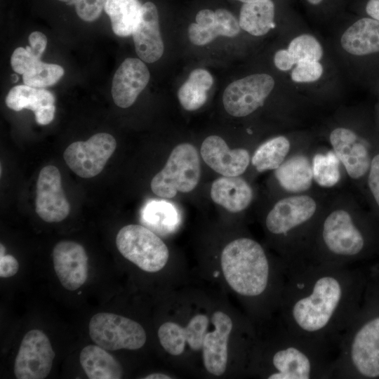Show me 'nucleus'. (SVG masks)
Returning a JSON list of instances; mask_svg holds the SVG:
<instances>
[{
	"label": "nucleus",
	"mask_w": 379,
	"mask_h": 379,
	"mask_svg": "<svg viewBox=\"0 0 379 379\" xmlns=\"http://www.w3.org/2000/svg\"><path fill=\"white\" fill-rule=\"evenodd\" d=\"M275 176L286 190L300 192L308 190L312 185V167L306 157L295 155L275 169Z\"/></svg>",
	"instance_id": "a878e982"
},
{
	"label": "nucleus",
	"mask_w": 379,
	"mask_h": 379,
	"mask_svg": "<svg viewBox=\"0 0 379 379\" xmlns=\"http://www.w3.org/2000/svg\"><path fill=\"white\" fill-rule=\"evenodd\" d=\"M19 270V263L11 255L0 256V277L4 278L14 276Z\"/></svg>",
	"instance_id": "ea45409f"
},
{
	"label": "nucleus",
	"mask_w": 379,
	"mask_h": 379,
	"mask_svg": "<svg viewBox=\"0 0 379 379\" xmlns=\"http://www.w3.org/2000/svg\"><path fill=\"white\" fill-rule=\"evenodd\" d=\"M280 330L267 346L268 379L332 378L338 350L295 333L280 319Z\"/></svg>",
	"instance_id": "f03ea898"
},
{
	"label": "nucleus",
	"mask_w": 379,
	"mask_h": 379,
	"mask_svg": "<svg viewBox=\"0 0 379 379\" xmlns=\"http://www.w3.org/2000/svg\"><path fill=\"white\" fill-rule=\"evenodd\" d=\"M211 197L217 204L232 213L246 208L253 198V192L247 182L238 176H223L214 180Z\"/></svg>",
	"instance_id": "5701e85b"
},
{
	"label": "nucleus",
	"mask_w": 379,
	"mask_h": 379,
	"mask_svg": "<svg viewBox=\"0 0 379 379\" xmlns=\"http://www.w3.org/2000/svg\"><path fill=\"white\" fill-rule=\"evenodd\" d=\"M360 279L347 266L310 263L286 273L280 319L295 333L338 350L359 312Z\"/></svg>",
	"instance_id": "f257e3e1"
},
{
	"label": "nucleus",
	"mask_w": 379,
	"mask_h": 379,
	"mask_svg": "<svg viewBox=\"0 0 379 379\" xmlns=\"http://www.w3.org/2000/svg\"><path fill=\"white\" fill-rule=\"evenodd\" d=\"M201 154L208 166L223 176H239L246 170L250 162L246 149H230L225 141L218 135H210L204 140Z\"/></svg>",
	"instance_id": "6ab92c4d"
},
{
	"label": "nucleus",
	"mask_w": 379,
	"mask_h": 379,
	"mask_svg": "<svg viewBox=\"0 0 379 379\" xmlns=\"http://www.w3.org/2000/svg\"><path fill=\"white\" fill-rule=\"evenodd\" d=\"M274 4L272 0L244 3L240 10L239 25L251 35L266 34L274 27Z\"/></svg>",
	"instance_id": "bb28decb"
},
{
	"label": "nucleus",
	"mask_w": 379,
	"mask_h": 379,
	"mask_svg": "<svg viewBox=\"0 0 379 379\" xmlns=\"http://www.w3.org/2000/svg\"><path fill=\"white\" fill-rule=\"evenodd\" d=\"M379 377V314L361 318L359 312L343 335L332 378Z\"/></svg>",
	"instance_id": "20e7f679"
},
{
	"label": "nucleus",
	"mask_w": 379,
	"mask_h": 379,
	"mask_svg": "<svg viewBox=\"0 0 379 379\" xmlns=\"http://www.w3.org/2000/svg\"><path fill=\"white\" fill-rule=\"evenodd\" d=\"M55 352L48 336L41 331H28L22 340L15 359L18 379H44L49 374Z\"/></svg>",
	"instance_id": "9b49d317"
},
{
	"label": "nucleus",
	"mask_w": 379,
	"mask_h": 379,
	"mask_svg": "<svg viewBox=\"0 0 379 379\" xmlns=\"http://www.w3.org/2000/svg\"><path fill=\"white\" fill-rule=\"evenodd\" d=\"M275 66L281 71H287L295 65L287 50L278 51L274 56Z\"/></svg>",
	"instance_id": "a19ab883"
},
{
	"label": "nucleus",
	"mask_w": 379,
	"mask_h": 379,
	"mask_svg": "<svg viewBox=\"0 0 379 379\" xmlns=\"http://www.w3.org/2000/svg\"><path fill=\"white\" fill-rule=\"evenodd\" d=\"M54 102L55 98L50 91L25 84L13 87L6 98L7 107L13 110L33 111L36 121L40 125H47L53 120Z\"/></svg>",
	"instance_id": "4be33fe9"
},
{
	"label": "nucleus",
	"mask_w": 379,
	"mask_h": 379,
	"mask_svg": "<svg viewBox=\"0 0 379 379\" xmlns=\"http://www.w3.org/2000/svg\"><path fill=\"white\" fill-rule=\"evenodd\" d=\"M220 262L227 284L237 293L250 299L263 298L269 294L280 305L286 267H272L256 241L247 237L232 241L222 250Z\"/></svg>",
	"instance_id": "7ed1b4c3"
},
{
	"label": "nucleus",
	"mask_w": 379,
	"mask_h": 379,
	"mask_svg": "<svg viewBox=\"0 0 379 379\" xmlns=\"http://www.w3.org/2000/svg\"><path fill=\"white\" fill-rule=\"evenodd\" d=\"M179 218L176 207L166 200H149L141 211L142 222L159 232L171 231L177 226Z\"/></svg>",
	"instance_id": "c756f323"
},
{
	"label": "nucleus",
	"mask_w": 379,
	"mask_h": 379,
	"mask_svg": "<svg viewBox=\"0 0 379 379\" xmlns=\"http://www.w3.org/2000/svg\"><path fill=\"white\" fill-rule=\"evenodd\" d=\"M322 73L323 67L319 61H302L293 69L291 79L295 82H312L319 79Z\"/></svg>",
	"instance_id": "f704fd0d"
},
{
	"label": "nucleus",
	"mask_w": 379,
	"mask_h": 379,
	"mask_svg": "<svg viewBox=\"0 0 379 379\" xmlns=\"http://www.w3.org/2000/svg\"><path fill=\"white\" fill-rule=\"evenodd\" d=\"M237 1H241V2H244V3H247V2H251V1H257V0H237Z\"/></svg>",
	"instance_id": "de8ad7c7"
},
{
	"label": "nucleus",
	"mask_w": 379,
	"mask_h": 379,
	"mask_svg": "<svg viewBox=\"0 0 379 379\" xmlns=\"http://www.w3.org/2000/svg\"><path fill=\"white\" fill-rule=\"evenodd\" d=\"M68 5H75L79 0H58Z\"/></svg>",
	"instance_id": "c03bdc74"
},
{
	"label": "nucleus",
	"mask_w": 379,
	"mask_h": 379,
	"mask_svg": "<svg viewBox=\"0 0 379 379\" xmlns=\"http://www.w3.org/2000/svg\"><path fill=\"white\" fill-rule=\"evenodd\" d=\"M80 364L90 379H119L123 369L119 362L105 349L89 345L80 353Z\"/></svg>",
	"instance_id": "393cba45"
},
{
	"label": "nucleus",
	"mask_w": 379,
	"mask_h": 379,
	"mask_svg": "<svg viewBox=\"0 0 379 379\" xmlns=\"http://www.w3.org/2000/svg\"><path fill=\"white\" fill-rule=\"evenodd\" d=\"M213 84V79L208 71L201 68L192 70L178 91L182 107L188 111L202 107L207 100V91Z\"/></svg>",
	"instance_id": "c85d7f7f"
},
{
	"label": "nucleus",
	"mask_w": 379,
	"mask_h": 379,
	"mask_svg": "<svg viewBox=\"0 0 379 379\" xmlns=\"http://www.w3.org/2000/svg\"><path fill=\"white\" fill-rule=\"evenodd\" d=\"M313 178L322 187L335 185L340 178L339 159L335 152H328L326 154H317L312 163Z\"/></svg>",
	"instance_id": "2f4dec72"
},
{
	"label": "nucleus",
	"mask_w": 379,
	"mask_h": 379,
	"mask_svg": "<svg viewBox=\"0 0 379 379\" xmlns=\"http://www.w3.org/2000/svg\"><path fill=\"white\" fill-rule=\"evenodd\" d=\"M274 86L267 74H255L233 81L222 95L226 112L233 117L247 116L262 106Z\"/></svg>",
	"instance_id": "9d476101"
},
{
	"label": "nucleus",
	"mask_w": 379,
	"mask_h": 379,
	"mask_svg": "<svg viewBox=\"0 0 379 379\" xmlns=\"http://www.w3.org/2000/svg\"><path fill=\"white\" fill-rule=\"evenodd\" d=\"M323 0H307L308 3H310L312 5H318Z\"/></svg>",
	"instance_id": "a18cd8bd"
},
{
	"label": "nucleus",
	"mask_w": 379,
	"mask_h": 379,
	"mask_svg": "<svg viewBox=\"0 0 379 379\" xmlns=\"http://www.w3.org/2000/svg\"><path fill=\"white\" fill-rule=\"evenodd\" d=\"M316 209L314 200L308 196L284 198L268 213L266 227L272 234L286 238L310 221Z\"/></svg>",
	"instance_id": "ddd939ff"
},
{
	"label": "nucleus",
	"mask_w": 379,
	"mask_h": 379,
	"mask_svg": "<svg viewBox=\"0 0 379 379\" xmlns=\"http://www.w3.org/2000/svg\"><path fill=\"white\" fill-rule=\"evenodd\" d=\"M290 149V142L284 136H277L262 143L255 150L251 159L258 172L277 168Z\"/></svg>",
	"instance_id": "7c9ffc66"
},
{
	"label": "nucleus",
	"mask_w": 379,
	"mask_h": 379,
	"mask_svg": "<svg viewBox=\"0 0 379 379\" xmlns=\"http://www.w3.org/2000/svg\"><path fill=\"white\" fill-rule=\"evenodd\" d=\"M341 45L355 55L379 52V21L372 18L358 20L343 33Z\"/></svg>",
	"instance_id": "b1692460"
},
{
	"label": "nucleus",
	"mask_w": 379,
	"mask_h": 379,
	"mask_svg": "<svg viewBox=\"0 0 379 379\" xmlns=\"http://www.w3.org/2000/svg\"><path fill=\"white\" fill-rule=\"evenodd\" d=\"M63 74L61 66L39 60L22 74V79L25 85L44 88L57 83Z\"/></svg>",
	"instance_id": "473e14b6"
},
{
	"label": "nucleus",
	"mask_w": 379,
	"mask_h": 379,
	"mask_svg": "<svg viewBox=\"0 0 379 379\" xmlns=\"http://www.w3.org/2000/svg\"><path fill=\"white\" fill-rule=\"evenodd\" d=\"M116 244L125 258L145 272L160 271L168 260L169 252L165 243L142 225L123 227L117 235Z\"/></svg>",
	"instance_id": "0eeeda50"
},
{
	"label": "nucleus",
	"mask_w": 379,
	"mask_h": 379,
	"mask_svg": "<svg viewBox=\"0 0 379 379\" xmlns=\"http://www.w3.org/2000/svg\"><path fill=\"white\" fill-rule=\"evenodd\" d=\"M201 176L199 157L191 144L182 143L172 150L164 168L151 181V189L157 196L171 199L178 192H190Z\"/></svg>",
	"instance_id": "423d86ee"
},
{
	"label": "nucleus",
	"mask_w": 379,
	"mask_h": 379,
	"mask_svg": "<svg viewBox=\"0 0 379 379\" xmlns=\"http://www.w3.org/2000/svg\"><path fill=\"white\" fill-rule=\"evenodd\" d=\"M150 78L145 64L138 58H126L116 71L112 86L114 103L119 107L131 106Z\"/></svg>",
	"instance_id": "a211bd4d"
},
{
	"label": "nucleus",
	"mask_w": 379,
	"mask_h": 379,
	"mask_svg": "<svg viewBox=\"0 0 379 379\" xmlns=\"http://www.w3.org/2000/svg\"><path fill=\"white\" fill-rule=\"evenodd\" d=\"M214 330L206 332L202 344L205 368L214 375H222L227 368L228 340L233 328L231 318L221 311L215 312L211 318Z\"/></svg>",
	"instance_id": "2eb2a0df"
},
{
	"label": "nucleus",
	"mask_w": 379,
	"mask_h": 379,
	"mask_svg": "<svg viewBox=\"0 0 379 379\" xmlns=\"http://www.w3.org/2000/svg\"><path fill=\"white\" fill-rule=\"evenodd\" d=\"M240 25L233 14L225 8L213 11L202 9L196 15V23L188 27V37L194 45L204 46L218 36L233 37L240 32Z\"/></svg>",
	"instance_id": "dca6fc26"
},
{
	"label": "nucleus",
	"mask_w": 379,
	"mask_h": 379,
	"mask_svg": "<svg viewBox=\"0 0 379 379\" xmlns=\"http://www.w3.org/2000/svg\"><path fill=\"white\" fill-rule=\"evenodd\" d=\"M368 184L379 206V154L375 156L371 162Z\"/></svg>",
	"instance_id": "58836bf2"
},
{
	"label": "nucleus",
	"mask_w": 379,
	"mask_h": 379,
	"mask_svg": "<svg viewBox=\"0 0 379 379\" xmlns=\"http://www.w3.org/2000/svg\"><path fill=\"white\" fill-rule=\"evenodd\" d=\"M319 234L321 248L313 255L310 263L347 266L365 247L364 234L345 210L331 212L324 220Z\"/></svg>",
	"instance_id": "39448f33"
},
{
	"label": "nucleus",
	"mask_w": 379,
	"mask_h": 379,
	"mask_svg": "<svg viewBox=\"0 0 379 379\" xmlns=\"http://www.w3.org/2000/svg\"><path fill=\"white\" fill-rule=\"evenodd\" d=\"M5 255V247L4 246L1 244V246H0V256H3Z\"/></svg>",
	"instance_id": "49530a36"
},
{
	"label": "nucleus",
	"mask_w": 379,
	"mask_h": 379,
	"mask_svg": "<svg viewBox=\"0 0 379 379\" xmlns=\"http://www.w3.org/2000/svg\"><path fill=\"white\" fill-rule=\"evenodd\" d=\"M29 46L26 47L34 56L41 60L42 54L47 45V39L44 34L36 31L30 34L29 36Z\"/></svg>",
	"instance_id": "4c0bfd02"
},
{
	"label": "nucleus",
	"mask_w": 379,
	"mask_h": 379,
	"mask_svg": "<svg viewBox=\"0 0 379 379\" xmlns=\"http://www.w3.org/2000/svg\"><path fill=\"white\" fill-rule=\"evenodd\" d=\"M91 340L107 350H138L147 339L143 327L134 320L107 312L92 317L88 325Z\"/></svg>",
	"instance_id": "6e6552de"
},
{
	"label": "nucleus",
	"mask_w": 379,
	"mask_h": 379,
	"mask_svg": "<svg viewBox=\"0 0 379 379\" xmlns=\"http://www.w3.org/2000/svg\"><path fill=\"white\" fill-rule=\"evenodd\" d=\"M107 0H79L74 5L78 16L86 22L98 19L105 8Z\"/></svg>",
	"instance_id": "c9c22d12"
},
{
	"label": "nucleus",
	"mask_w": 379,
	"mask_h": 379,
	"mask_svg": "<svg viewBox=\"0 0 379 379\" xmlns=\"http://www.w3.org/2000/svg\"><path fill=\"white\" fill-rule=\"evenodd\" d=\"M35 209L45 222H58L69 215L70 206L62 187L61 175L54 166L41 171L36 182Z\"/></svg>",
	"instance_id": "f8f14e48"
},
{
	"label": "nucleus",
	"mask_w": 379,
	"mask_h": 379,
	"mask_svg": "<svg viewBox=\"0 0 379 379\" xmlns=\"http://www.w3.org/2000/svg\"><path fill=\"white\" fill-rule=\"evenodd\" d=\"M53 262L62 286L68 291L79 288L88 277V256L84 248L72 241L58 242L53 250Z\"/></svg>",
	"instance_id": "4468645a"
},
{
	"label": "nucleus",
	"mask_w": 379,
	"mask_h": 379,
	"mask_svg": "<svg viewBox=\"0 0 379 379\" xmlns=\"http://www.w3.org/2000/svg\"><path fill=\"white\" fill-rule=\"evenodd\" d=\"M39 60L26 48L18 47L11 55V65L15 72L23 74Z\"/></svg>",
	"instance_id": "e433bc0d"
},
{
	"label": "nucleus",
	"mask_w": 379,
	"mask_h": 379,
	"mask_svg": "<svg viewBox=\"0 0 379 379\" xmlns=\"http://www.w3.org/2000/svg\"><path fill=\"white\" fill-rule=\"evenodd\" d=\"M142 6L138 0H107L104 9L115 34L128 36L133 34L140 17Z\"/></svg>",
	"instance_id": "cd10ccee"
},
{
	"label": "nucleus",
	"mask_w": 379,
	"mask_h": 379,
	"mask_svg": "<svg viewBox=\"0 0 379 379\" xmlns=\"http://www.w3.org/2000/svg\"><path fill=\"white\" fill-rule=\"evenodd\" d=\"M295 65L302 61H319L323 50L319 42L310 34L294 38L287 49Z\"/></svg>",
	"instance_id": "72a5a7b5"
},
{
	"label": "nucleus",
	"mask_w": 379,
	"mask_h": 379,
	"mask_svg": "<svg viewBox=\"0 0 379 379\" xmlns=\"http://www.w3.org/2000/svg\"><path fill=\"white\" fill-rule=\"evenodd\" d=\"M365 9L371 18L379 21V0H368Z\"/></svg>",
	"instance_id": "79ce46f5"
},
{
	"label": "nucleus",
	"mask_w": 379,
	"mask_h": 379,
	"mask_svg": "<svg viewBox=\"0 0 379 379\" xmlns=\"http://www.w3.org/2000/svg\"><path fill=\"white\" fill-rule=\"evenodd\" d=\"M145 379H171L172 377L164 374L161 373H151L146 377L144 378Z\"/></svg>",
	"instance_id": "37998d69"
},
{
	"label": "nucleus",
	"mask_w": 379,
	"mask_h": 379,
	"mask_svg": "<svg viewBox=\"0 0 379 379\" xmlns=\"http://www.w3.org/2000/svg\"><path fill=\"white\" fill-rule=\"evenodd\" d=\"M138 57L152 63L161 58L164 46L161 36L157 6L150 1L142 6L139 21L132 34Z\"/></svg>",
	"instance_id": "aec40b11"
},
{
	"label": "nucleus",
	"mask_w": 379,
	"mask_h": 379,
	"mask_svg": "<svg viewBox=\"0 0 379 379\" xmlns=\"http://www.w3.org/2000/svg\"><path fill=\"white\" fill-rule=\"evenodd\" d=\"M330 142L351 178H359L367 172L371 166L368 150L353 131L345 128H335L330 135Z\"/></svg>",
	"instance_id": "412c9836"
},
{
	"label": "nucleus",
	"mask_w": 379,
	"mask_h": 379,
	"mask_svg": "<svg viewBox=\"0 0 379 379\" xmlns=\"http://www.w3.org/2000/svg\"><path fill=\"white\" fill-rule=\"evenodd\" d=\"M208 318L204 314L194 316L186 327L167 321L158 330V338L161 346L170 354H181L187 343L192 350L201 349L203 340L208 326Z\"/></svg>",
	"instance_id": "f3484780"
},
{
	"label": "nucleus",
	"mask_w": 379,
	"mask_h": 379,
	"mask_svg": "<svg viewBox=\"0 0 379 379\" xmlns=\"http://www.w3.org/2000/svg\"><path fill=\"white\" fill-rule=\"evenodd\" d=\"M117 147L114 138L107 133H99L86 141L70 144L64 152L69 168L79 177L90 178L98 175Z\"/></svg>",
	"instance_id": "1a4fd4ad"
}]
</instances>
